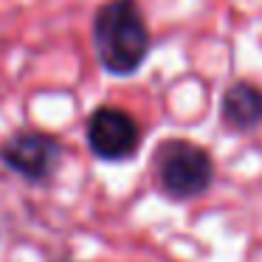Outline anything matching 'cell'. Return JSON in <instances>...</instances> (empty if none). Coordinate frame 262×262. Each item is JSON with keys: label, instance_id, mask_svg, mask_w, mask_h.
<instances>
[{"label": "cell", "instance_id": "cell-3", "mask_svg": "<svg viewBox=\"0 0 262 262\" xmlns=\"http://www.w3.org/2000/svg\"><path fill=\"white\" fill-rule=\"evenodd\" d=\"M65 161V144L54 133L20 127L0 141V164L26 183H48Z\"/></svg>", "mask_w": 262, "mask_h": 262}, {"label": "cell", "instance_id": "cell-1", "mask_svg": "<svg viewBox=\"0 0 262 262\" xmlns=\"http://www.w3.org/2000/svg\"><path fill=\"white\" fill-rule=\"evenodd\" d=\"M91 42L99 68L107 76H136L152 51V34L138 0H104L93 12Z\"/></svg>", "mask_w": 262, "mask_h": 262}, {"label": "cell", "instance_id": "cell-5", "mask_svg": "<svg viewBox=\"0 0 262 262\" xmlns=\"http://www.w3.org/2000/svg\"><path fill=\"white\" fill-rule=\"evenodd\" d=\"M220 124L234 136H248L262 127V88L237 79L220 96Z\"/></svg>", "mask_w": 262, "mask_h": 262}, {"label": "cell", "instance_id": "cell-2", "mask_svg": "<svg viewBox=\"0 0 262 262\" xmlns=\"http://www.w3.org/2000/svg\"><path fill=\"white\" fill-rule=\"evenodd\" d=\"M152 178L164 198L175 203L198 200L214 183V158L189 138H166L152 152Z\"/></svg>", "mask_w": 262, "mask_h": 262}, {"label": "cell", "instance_id": "cell-4", "mask_svg": "<svg viewBox=\"0 0 262 262\" xmlns=\"http://www.w3.org/2000/svg\"><path fill=\"white\" fill-rule=\"evenodd\" d=\"M141 138L144 133H141V124L136 121V116L121 107L104 104V107H96L88 116L85 141L96 161H104V164L133 161L141 149Z\"/></svg>", "mask_w": 262, "mask_h": 262}]
</instances>
